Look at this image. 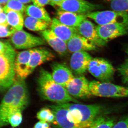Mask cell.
Masks as SVG:
<instances>
[{
  "label": "cell",
  "mask_w": 128,
  "mask_h": 128,
  "mask_svg": "<svg viewBox=\"0 0 128 128\" xmlns=\"http://www.w3.org/2000/svg\"><path fill=\"white\" fill-rule=\"evenodd\" d=\"M14 48L7 41H0V54L6 55L11 52Z\"/></svg>",
  "instance_id": "1f68e13d"
},
{
  "label": "cell",
  "mask_w": 128,
  "mask_h": 128,
  "mask_svg": "<svg viewBox=\"0 0 128 128\" xmlns=\"http://www.w3.org/2000/svg\"><path fill=\"white\" fill-rule=\"evenodd\" d=\"M66 44L68 50L72 54L80 51L94 50L96 48L94 44L79 34L73 36Z\"/></svg>",
  "instance_id": "ac0fdd59"
},
{
  "label": "cell",
  "mask_w": 128,
  "mask_h": 128,
  "mask_svg": "<svg viewBox=\"0 0 128 128\" xmlns=\"http://www.w3.org/2000/svg\"><path fill=\"white\" fill-rule=\"evenodd\" d=\"M26 6L18 0H10L3 8V11L7 13L9 11H14L23 13Z\"/></svg>",
  "instance_id": "484cf974"
},
{
  "label": "cell",
  "mask_w": 128,
  "mask_h": 128,
  "mask_svg": "<svg viewBox=\"0 0 128 128\" xmlns=\"http://www.w3.org/2000/svg\"><path fill=\"white\" fill-rule=\"evenodd\" d=\"M126 52H127V54H128V50H127V51H126Z\"/></svg>",
  "instance_id": "60d3db41"
},
{
  "label": "cell",
  "mask_w": 128,
  "mask_h": 128,
  "mask_svg": "<svg viewBox=\"0 0 128 128\" xmlns=\"http://www.w3.org/2000/svg\"><path fill=\"white\" fill-rule=\"evenodd\" d=\"M37 84L40 95L44 99L58 104L78 103L76 98L69 94L65 88L54 80L51 73L44 69L40 70Z\"/></svg>",
  "instance_id": "7a4b0ae2"
},
{
  "label": "cell",
  "mask_w": 128,
  "mask_h": 128,
  "mask_svg": "<svg viewBox=\"0 0 128 128\" xmlns=\"http://www.w3.org/2000/svg\"><path fill=\"white\" fill-rule=\"evenodd\" d=\"M37 118L41 121L48 123L54 122L55 121V115L52 110L48 108H43L38 112Z\"/></svg>",
  "instance_id": "4316f807"
},
{
  "label": "cell",
  "mask_w": 128,
  "mask_h": 128,
  "mask_svg": "<svg viewBox=\"0 0 128 128\" xmlns=\"http://www.w3.org/2000/svg\"><path fill=\"white\" fill-rule=\"evenodd\" d=\"M10 37L12 43L18 49H30L46 44V41L44 38L23 30L16 31Z\"/></svg>",
  "instance_id": "ba28073f"
},
{
  "label": "cell",
  "mask_w": 128,
  "mask_h": 128,
  "mask_svg": "<svg viewBox=\"0 0 128 128\" xmlns=\"http://www.w3.org/2000/svg\"><path fill=\"white\" fill-rule=\"evenodd\" d=\"M110 6L113 10L128 12V0H111Z\"/></svg>",
  "instance_id": "83f0119b"
},
{
  "label": "cell",
  "mask_w": 128,
  "mask_h": 128,
  "mask_svg": "<svg viewBox=\"0 0 128 128\" xmlns=\"http://www.w3.org/2000/svg\"><path fill=\"white\" fill-rule=\"evenodd\" d=\"M49 126L48 123L45 121L40 120V121L35 124L33 128H49Z\"/></svg>",
  "instance_id": "e575fe53"
},
{
  "label": "cell",
  "mask_w": 128,
  "mask_h": 128,
  "mask_svg": "<svg viewBox=\"0 0 128 128\" xmlns=\"http://www.w3.org/2000/svg\"><path fill=\"white\" fill-rule=\"evenodd\" d=\"M10 0H0V4L6 5Z\"/></svg>",
  "instance_id": "f35d334b"
},
{
  "label": "cell",
  "mask_w": 128,
  "mask_h": 128,
  "mask_svg": "<svg viewBox=\"0 0 128 128\" xmlns=\"http://www.w3.org/2000/svg\"><path fill=\"white\" fill-rule=\"evenodd\" d=\"M69 111L72 121L78 128H88L101 115L102 107L97 104L66 103L58 104Z\"/></svg>",
  "instance_id": "3957f363"
},
{
  "label": "cell",
  "mask_w": 128,
  "mask_h": 128,
  "mask_svg": "<svg viewBox=\"0 0 128 128\" xmlns=\"http://www.w3.org/2000/svg\"><path fill=\"white\" fill-rule=\"evenodd\" d=\"M49 107L55 115L56 124L60 128H78L72 120L68 111L66 108L58 104Z\"/></svg>",
  "instance_id": "d6986e66"
},
{
  "label": "cell",
  "mask_w": 128,
  "mask_h": 128,
  "mask_svg": "<svg viewBox=\"0 0 128 128\" xmlns=\"http://www.w3.org/2000/svg\"><path fill=\"white\" fill-rule=\"evenodd\" d=\"M113 128H128V114L115 124Z\"/></svg>",
  "instance_id": "d6a6232c"
},
{
  "label": "cell",
  "mask_w": 128,
  "mask_h": 128,
  "mask_svg": "<svg viewBox=\"0 0 128 128\" xmlns=\"http://www.w3.org/2000/svg\"><path fill=\"white\" fill-rule=\"evenodd\" d=\"M52 77L58 84L65 88L74 78L72 72L66 65L54 62L51 65Z\"/></svg>",
  "instance_id": "5bb4252c"
},
{
  "label": "cell",
  "mask_w": 128,
  "mask_h": 128,
  "mask_svg": "<svg viewBox=\"0 0 128 128\" xmlns=\"http://www.w3.org/2000/svg\"><path fill=\"white\" fill-rule=\"evenodd\" d=\"M50 29L58 37L67 43L76 34H78L76 28L70 27L61 23L56 18H53Z\"/></svg>",
  "instance_id": "e0dca14e"
},
{
  "label": "cell",
  "mask_w": 128,
  "mask_h": 128,
  "mask_svg": "<svg viewBox=\"0 0 128 128\" xmlns=\"http://www.w3.org/2000/svg\"><path fill=\"white\" fill-rule=\"evenodd\" d=\"M57 18L61 23L70 27L76 28L87 18L86 14H76L70 12L58 10L57 12Z\"/></svg>",
  "instance_id": "44dd1931"
},
{
  "label": "cell",
  "mask_w": 128,
  "mask_h": 128,
  "mask_svg": "<svg viewBox=\"0 0 128 128\" xmlns=\"http://www.w3.org/2000/svg\"><path fill=\"white\" fill-rule=\"evenodd\" d=\"M50 23L28 16L24 25L28 30L34 32H42L48 29Z\"/></svg>",
  "instance_id": "603a6c76"
},
{
  "label": "cell",
  "mask_w": 128,
  "mask_h": 128,
  "mask_svg": "<svg viewBox=\"0 0 128 128\" xmlns=\"http://www.w3.org/2000/svg\"><path fill=\"white\" fill-rule=\"evenodd\" d=\"M25 12L28 16L51 23L52 19L49 14L44 7H40L34 4L26 6Z\"/></svg>",
  "instance_id": "7402d4cb"
},
{
  "label": "cell",
  "mask_w": 128,
  "mask_h": 128,
  "mask_svg": "<svg viewBox=\"0 0 128 128\" xmlns=\"http://www.w3.org/2000/svg\"><path fill=\"white\" fill-rule=\"evenodd\" d=\"M0 24L5 25L8 24L7 14L4 11L0 13Z\"/></svg>",
  "instance_id": "d590c367"
},
{
  "label": "cell",
  "mask_w": 128,
  "mask_h": 128,
  "mask_svg": "<svg viewBox=\"0 0 128 128\" xmlns=\"http://www.w3.org/2000/svg\"><path fill=\"white\" fill-rule=\"evenodd\" d=\"M8 23L17 31L22 30L24 20L22 13L14 11H9L7 13Z\"/></svg>",
  "instance_id": "cb8c5ba5"
},
{
  "label": "cell",
  "mask_w": 128,
  "mask_h": 128,
  "mask_svg": "<svg viewBox=\"0 0 128 128\" xmlns=\"http://www.w3.org/2000/svg\"></svg>",
  "instance_id": "b9f144b4"
},
{
  "label": "cell",
  "mask_w": 128,
  "mask_h": 128,
  "mask_svg": "<svg viewBox=\"0 0 128 128\" xmlns=\"http://www.w3.org/2000/svg\"><path fill=\"white\" fill-rule=\"evenodd\" d=\"M65 88L69 94L75 98H88L92 96L89 81L83 75L74 77Z\"/></svg>",
  "instance_id": "8fae6325"
},
{
  "label": "cell",
  "mask_w": 128,
  "mask_h": 128,
  "mask_svg": "<svg viewBox=\"0 0 128 128\" xmlns=\"http://www.w3.org/2000/svg\"><path fill=\"white\" fill-rule=\"evenodd\" d=\"M16 55L0 54V92L10 88L15 80L14 63Z\"/></svg>",
  "instance_id": "5b68a950"
},
{
  "label": "cell",
  "mask_w": 128,
  "mask_h": 128,
  "mask_svg": "<svg viewBox=\"0 0 128 128\" xmlns=\"http://www.w3.org/2000/svg\"><path fill=\"white\" fill-rule=\"evenodd\" d=\"M87 18L94 20L98 25L112 23L128 24V13L114 10L92 12L86 14Z\"/></svg>",
  "instance_id": "52a82bcc"
},
{
  "label": "cell",
  "mask_w": 128,
  "mask_h": 128,
  "mask_svg": "<svg viewBox=\"0 0 128 128\" xmlns=\"http://www.w3.org/2000/svg\"><path fill=\"white\" fill-rule=\"evenodd\" d=\"M65 0H50V4L52 6H58Z\"/></svg>",
  "instance_id": "8d00e7d4"
},
{
  "label": "cell",
  "mask_w": 128,
  "mask_h": 128,
  "mask_svg": "<svg viewBox=\"0 0 128 128\" xmlns=\"http://www.w3.org/2000/svg\"><path fill=\"white\" fill-rule=\"evenodd\" d=\"M16 31V29L8 24H0V38L11 36Z\"/></svg>",
  "instance_id": "f546056e"
},
{
  "label": "cell",
  "mask_w": 128,
  "mask_h": 128,
  "mask_svg": "<svg viewBox=\"0 0 128 128\" xmlns=\"http://www.w3.org/2000/svg\"><path fill=\"white\" fill-rule=\"evenodd\" d=\"M98 36L107 43L116 38L128 34V24L112 23L96 26Z\"/></svg>",
  "instance_id": "9c48e42d"
},
{
  "label": "cell",
  "mask_w": 128,
  "mask_h": 128,
  "mask_svg": "<svg viewBox=\"0 0 128 128\" xmlns=\"http://www.w3.org/2000/svg\"><path fill=\"white\" fill-rule=\"evenodd\" d=\"M92 96L107 98L128 97V87L112 84L110 82L92 80L89 82Z\"/></svg>",
  "instance_id": "277c9868"
},
{
  "label": "cell",
  "mask_w": 128,
  "mask_h": 128,
  "mask_svg": "<svg viewBox=\"0 0 128 128\" xmlns=\"http://www.w3.org/2000/svg\"><path fill=\"white\" fill-rule=\"evenodd\" d=\"M54 58L52 53L46 48H34L30 57L28 68V75L34 69L44 62L52 60Z\"/></svg>",
  "instance_id": "2e32d148"
},
{
  "label": "cell",
  "mask_w": 128,
  "mask_h": 128,
  "mask_svg": "<svg viewBox=\"0 0 128 128\" xmlns=\"http://www.w3.org/2000/svg\"><path fill=\"white\" fill-rule=\"evenodd\" d=\"M33 4L40 6L44 7L50 3V0H32Z\"/></svg>",
  "instance_id": "836d02e7"
},
{
  "label": "cell",
  "mask_w": 128,
  "mask_h": 128,
  "mask_svg": "<svg viewBox=\"0 0 128 128\" xmlns=\"http://www.w3.org/2000/svg\"><path fill=\"white\" fill-rule=\"evenodd\" d=\"M33 49L27 50L18 53L14 63V70L18 78L25 80L28 75L30 57Z\"/></svg>",
  "instance_id": "9a60e30c"
},
{
  "label": "cell",
  "mask_w": 128,
  "mask_h": 128,
  "mask_svg": "<svg viewBox=\"0 0 128 128\" xmlns=\"http://www.w3.org/2000/svg\"><path fill=\"white\" fill-rule=\"evenodd\" d=\"M60 10L76 14H86L100 9L101 6L85 0H65L59 5Z\"/></svg>",
  "instance_id": "30bf717a"
},
{
  "label": "cell",
  "mask_w": 128,
  "mask_h": 128,
  "mask_svg": "<svg viewBox=\"0 0 128 128\" xmlns=\"http://www.w3.org/2000/svg\"><path fill=\"white\" fill-rule=\"evenodd\" d=\"M88 71L101 82H110L113 79L115 70L112 64L103 58H92Z\"/></svg>",
  "instance_id": "8992f818"
},
{
  "label": "cell",
  "mask_w": 128,
  "mask_h": 128,
  "mask_svg": "<svg viewBox=\"0 0 128 128\" xmlns=\"http://www.w3.org/2000/svg\"><path fill=\"white\" fill-rule=\"evenodd\" d=\"M92 58L86 51L73 53L70 61L72 71L76 75H82L88 71V66Z\"/></svg>",
  "instance_id": "4fadbf2b"
},
{
  "label": "cell",
  "mask_w": 128,
  "mask_h": 128,
  "mask_svg": "<svg viewBox=\"0 0 128 128\" xmlns=\"http://www.w3.org/2000/svg\"><path fill=\"white\" fill-rule=\"evenodd\" d=\"M23 4H26L32 2V0H18Z\"/></svg>",
  "instance_id": "74e56055"
},
{
  "label": "cell",
  "mask_w": 128,
  "mask_h": 128,
  "mask_svg": "<svg viewBox=\"0 0 128 128\" xmlns=\"http://www.w3.org/2000/svg\"><path fill=\"white\" fill-rule=\"evenodd\" d=\"M22 112L18 111L12 114L9 117L8 122L14 128L18 127L22 123Z\"/></svg>",
  "instance_id": "f1b7e54d"
},
{
  "label": "cell",
  "mask_w": 128,
  "mask_h": 128,
  "mask_svg": "<svg viewBox=\"0 0 128 128\" xmlns=\"http://www.w3.org/2000/svg\"><path fill=\"white\" fill-rule=\"evenodd\" d=\"M96 27L91 22L86 18L76 28L78 34L86 38L96 46L103 47L106 46L107 42L98 36Z\"/></svg>",
  "instance_id": "7c38bea8"
},
{
  "label": "cell",
  "mask_w": 128,
  "mask_h": 128,
  "mask_svg": "<svg viewBox=\"0 0 128 128\" xmlns=\"http://www.w3.org/2000/svg\"><path fill=\"white\" fill-rule=\"evenodd\" d=\"M2 11H3V8H2L1 5H0V13Z\"/></svg>",
  "instance_id": "ab89813d"
},
{
  "label": "cell",
  "mask_w": 128,
  "mask_h": 128,
  "mask_svg": "<svg viewBox=\"0 0 128 128\" xmlns=\"http://www.w3.org/2000/svg\"><path fill=\"white\" fill-rule=\"evenodd\" d=\"M118 70L124 83L128 84V59L120 66Z\"/></svg>",
  "instance_id": "4dcf8cb0"
},
{
  "label": "cell",
  "mask_w": 128,
  "mask_h": 128,
  "mask_svg": "<svg viewBox=\"0 0 128 128\" xmlns=\"http://www.w3.org/2000/svg\"><path fill=\"white\" fill-rule=\"evenodd\" d=\"M41 34L44 40L56 52L61 55L66 54L68 50L66 43L57 36L50 29L42 31Z\"/></svg>",
  "instance_id": "ffe728a7"
},
{
  "label": "cell",
  "mask_w": 128,
  "mask_h": 128,
  "mask_svg": "<svg viewBox=\"0 0 128 128\" xmlns=\"http://www.w3.org/2000/svg\"><path fill=\"white\" fill-rule=\"evenodd\" d=\"M116 123L114 118L101 114L88 128H113Z\"/></svg>",
  "instance_id": "d4e9b609"
},
{
  "label": "cell",
  "mask_w": 128,
  "mask_h": 128,
  "mask_svg": "<svg viewBox=\"0 0 128 128\" xmlns=\"http://www.w3.org/2000/svg\"><path fill=\"white\" fill-rule=\"evenodd\" d=\"M28 103V94L24 80L18 78L0 104V128L9 124L8 119L18 111L22 112Z\"/></svg>",
  "instance_id": "6da1fadb"
}]
</instances>
